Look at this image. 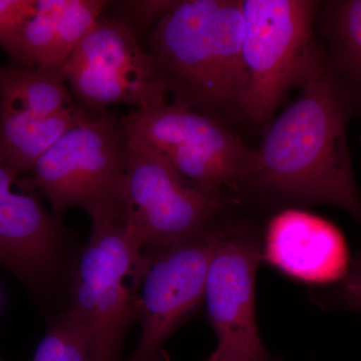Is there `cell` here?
<instances>
[{"label":"cell","mask_w":361,"mask_h":361,"mask_svg":"<svg viewBox=\"0 0 361 361\" xmlns=\"http://www.w3.org/2000/svg\"><path fill=\"white\" fill-rule=\"evenodd\" d=\"M66 4L68 0H37L35 13L4 49L13 68H49L59 16Z\"/></svg>","instance_id":"cell-15"},{"label":"cell","mask_w":361,"mask_h":361,"mask_svg":"<svg viewBox=\"0 0 361 361\" xmlns=\"http://www.w3.org/2000/svg\"><path fill=\"white\" fill-rule=\"evenodd\" d=\"M85 211L92 234L75 267L71 310L89 334L90 361H121L126 334L140 319V288L152 256L123 223L116 199Z\"/></svg>","instance_id":"cell-3"},{"label":"cell","mask_w":361,"mask_h":361,"mask_svg":"<svg viewBox=\"0 0 361 361\" xmlns=\"http://www.w3.org/2000/svg\"><path fill=\"white\" fill-rule=\"evenodd\" d=\"M37 0H0V47L7 44L32 16Z\"/></svg>","instance_id":"cell-19"},{"label":"cell","mask_w":361,"mask_h":361,"mask_svg":"<svg viewBox=\"0 0 361 361\" xmlns=\"http://www.w3.org/2000/svg\"><path fill=\"white\" fill-rule=\"evenodd\" d=\"M71 92L82 108L104 111L123 104L147 110L167 104V80L130 26L99 18L61 66Z\"/></svg>","instance_id":"cell-9"},{"label":"cell","mask_w":361,"mask_h":361,"mask_svg":"<svg viewBox=\"0 0 361 361\" xmlns=\"http://www.w3.org/2000/svg\"><path fill=\"white\" fill-rule=\"evenodd\" d=\"M298 97L270 126L244 185L243 204L265 208L336 207L361 225L346 127L355 94L318 45Z\"/></svg>","instance_id":"cell-1"},{"label":"cell","mask_w":361,"mask_h":361,"mask_svg":"<svg viewBox=\"0 0 361 361\" xmlns=\"http://www.w3.org/2000/svg\"><path fill=\"white\" fill-rule=\"evenodd\" d=\"M247 78L246 116L269 120L287 92L300 85L317 49L315 20L322 2L240 0Z\"/></svg>","instance_id":"cell-6"},{"label":"cell","mask_w":361,"mask_h":361,"mask_svg":"<svg viewBox=\"0 0 361 361\" xmlns=\"http://www.w3.org/2000/svg\"><path fill=\"white\" fill-rule=\"evenodd\" d=\"M39 192L0 158V266L30 289L49 281L63 248L59 220L44 210Z\"/></svg>","instance_id":"cell-11"},{"label":"cell","mask_w":361,"mask_h":361,"mask_svg":"<svg viewBox=\"0 0 361 361\" xmlns=\"http://www.w3.org/2000/svg\"><path fill=\"white\" fill-rule=\"evenodd\" d=\"M128 149L121 120L104 111H90L40 157L30 180L59 220L73 207L85 210L118 198Z\"/></svg>","instance_id":"cell-7"},{"label":"cell","mask_w":361,"mask_h":361,"mask_svg":"<svg viewBox=\"0 0 361 361\" xmlns=\"http://www.w3.org/2000/svg\"><path fill=\"white\" fill-rule=\"evenodd\" d=\"M262 261L286 276L324 286L338 281L349 266L345 240L336 226L296 208L283 209L268 222Z\"/></svg>","instance_id":"cell-12"},{"label":"cell","mask_w":361,"mask_h":361,"mask_svg":"<svg viewBox=\"0 0 361 361\" xmlns=\"http://www.w3.org/2000/svg\"><path fill=\"white\" fill-rule=\"evenodd\" d=\"M320 307L361 313V245L343 277L312 293Z\"/></svg>","instance_id":"cell-18"},{"label":"cell","mask_w":361,"mask_h":361,"mask_svg":"<svg viewBox=\"0 0 361 361\" xmlns=\"http://www.w3.org/2000/svg\"><path fill=\"white\" fill-rule=\"evenodd\" d=\"M89 113L78 106L54 114L25 97L0 94V158L20 175L32 172L40 157Z\"/></svg>","instance_id":"cell-13"},{"label":"cell","mask_w":361,"mask_h":361,"mask_svg":"<svg viewBox=\"0 0 361 361\" xmlns=\"http://www.w3.org/2000/svg\"><path fill=\"white\" fill-rule=\"evenodd\" d=\"M32 361H90L89 334L71 308L52 318Z\"/></svg>","instance_id":"cell-16"},{"label":"cell","mask_w":361,"mask_h":361,"mask_svg":"<svg viewBox=\"0 0 361 361\" xmlns=\"http://www.w3.org/2000/svg\"><path fill=\"white\" fill-rule=\"evenodd\" d=\"M121 122L130 142L161 154L188 182L243 204L255 153L221 121L172 103L134 110Z\"/></svg>","instance_id":"cell-5"},{"label":"cell","mask_w":361,"mask_h":361,"mask_svg":"<svg viewBox=\"0 0 361 361\" xmlns=\"http://www.w3.org/2000/svg\"><path fill=\"white\" fill-rule=\"evenodd\" d=\"M106 4L102 0H68L59 16L49 68H61L96 26Z\"/></svg>","instance_id":"cell-17"},{"label":"cell","mask_w":361,"mask_h":361,"mask_svg":"<svg viewBox=\"0 0 361 361\" xmlns=\"http://www.w3.org/2000/svg\"><path fill=\"white\" fill-rule=\"evenodd\" d=\"M231 211L215 226L204 294L206 316L217 336V349L230 360L278 361L263 344L256 322V273L262 261V234L253 222L234 217Z\"/></svg>","instance_id":"cell-8"},{"label":"cell","mask_w":361,"mask_h":361,"mask_svg":"<svg viewBox=\"0 0 361 361\" xmlns=\"http://www.w3.org/2000/svg\"><path fill=\"white\" fill-rule=\"evenodd\" d=\"M215 226L152 255L139 293L141 337L129 361H170L164 343L204 305Z\"/></svg>","instance_id":"cell-10"},{"label":"cell","mask_w":361,"mask_h":361,"mask_svg":"<svg viewBox=\"0 0 361 361\" xmlns=\"http://www.w3.org/2000/svg\"><path fill=\"white\" fill-rule=\"evenodd\" d=\"M242 40L240 0L174 1L147 37L173 103L221 122L222 116H246Z\"/></svg>","instance_id":"cell-2"},{"label":"cell","mask_w":361,"mask_h":361,"mask_svg":"<svg viewBox=\"0 0 361 361\" xmlns=\"http://www.w3.org/2000/svg\"><path fill=\"white\" fill-rule=\"evenodd\" d=\"M317 18L330 63L361 101V0L322 4Z\"/></svg>","instance_id":"cell-14"},{"label":"cell","mask_w":361,"mask_h":361,"mask_svg":"<svg viewBox=\"0 0 361 361\" xmlns=\"http://www.w3.org/2000/svg\"><path fill=\"white\" fill-rule=\"evenodd\" d=\"M116 203L123 223L148 255L203 234L241 206L195 186L161 154L130 141Z\"/></svg>","instance_id":"cell-4"},{"label":"cell","mask_w":361,"mask_h":361,"mask_svg":"<svg viewBox=\"0 0 361 361\" xmlns=\"http://www.w3.org/2000/svg\"><path fill=\"white\" fill-rule=\"evenodd\" d=\"M207 361H233L228 357L227 355H225L222 351H220L219 349L216 348L215 351L212 353V355L209 357V360Z\"/></svg>","instance_id":"cell-20"}]
</instances>
